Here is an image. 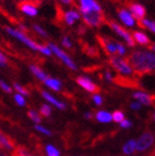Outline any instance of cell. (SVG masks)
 <instances>
[{
  "instance_id": "obj_1",
  "label": "cell",
  "mask_w": 155,
  "mask_h": 156,
  "mask_svg": "<svg viewBox=\"0 0 155 156\" xmlns=\"http://www.w3.org/2000/svg\"><path fill=\"white\" fill-rule=\"evenodd\" d=\"M128 62L140 74L152 73L155 66V57L152 52L135 51L130 55Z\"/></svg>"
},
{
  "instance_id": "obj_2",
  "label": "cell",
  "mask_w": 155,
  "mask_h": 156,
  "mask_svg": "<svg viewBox=\"0 0 155 156\" xmlns=\"http://www.w3.org/2000/svg\"><path fill=\"white\" fill-rule=\"evenodd\" d=\"M111 66H113L116 71H119L120 73H122L124 75H131L133 73V69L131 68V66L128 64V62L126 60H123L121 58L117 57H111L110 59Z\"/></svg>"
},
{
  "instance_id": "obj_3",
  "label": "cell",
  "mask_w": 155,
  "mask_h": 156,
  "mask_svg": "<svg viewBox=\"0 0 155 156\" xmlns=\"http://www.w3.org/2000/svg\"><path fill=\"white\" fill-rule=\"evenodd\" d=\"M6 30H7V32L9 33L10 36L15 37V38H17L18 40H20L21 42H23L24 44L28 45L29 48L39 51V49H40V45L41 44L36 43L33 40H31L30 38H28L23 32H21V31H19V30H15V29H12V28H6Z\"/></svg>"
},
{
  "instance_id": "obj_4",
  "label": "cell",
  "mask_w": 155,
  "mask_h": 156,
  "mask_svg": "<svg viewBox=\"0 0 155 156\" xmlns=\"http://www.w3.org/2000/svg\"><path fill=\"white\" fill-rule=\"evenodd\" d=\"M82 15H83L82 18L88 26L99 27L104 22V16L102 15V12H88V13H82Z\"/></svg>"
},
{
  "instance_id": "obj_5",
  "label": "cell",
  "mask_w": 155,
  "mask_h": 156,
  "mask_svg": "<svg viewBox=\"0 0 155 156\" xmlns=\"http://www.w3.org/2000/svg\"><path fill=\"white\" fill-rule=\"evenodd\" d=\"M153 143H154L153 134L150 132H146L137 141H135V150L139 151V152H143V151L147 150L149 147L152 146Z\"/></svg>"
},
{
  "instance_id": "obj_6",
  "label": "cell",
  "mask_w": 155,
  "mask_h": 156,
  "mask_svg": "<svg viewBox=\"0 0 155 156\" xmlns=\"http://www.w3.org/2000/svg\"><path fill=\"white\" fill-rule=\"evenodd\" d=\"M49 47V49L51 50V52H53V53H56V55L57 57H59L61 60L63 61V62L66 63L67 66L70 68V69H72V70H75L77 69V66H75V64H74V62L70 59V57H69L68 54L67 53H64V52L61 50V49H59L57 47V45H54V44H52V43H50V44L48 45Z\"/></svg>"
},
{
  "instance_id": "obj_7",
  "label": "cell",
  "mask_w": 155,
  "mask_h": 156,
  "mask_svg": "<svg viewBox=\"0 0 155 156\" xmlns=\"http://www.w3.org/2000/svg\"><path fill=\"white\" fill-rule=\"evenodd\" d=\"M110 24H111V28H112V29H113V30L119 34V36L122 37L130 47H134L135 42H134V40H133V38H132V36L130 34V32H128L124 28H122L121 26H119V24L116 23V22H114V21H111Z\"/></svg>"
},
{
  "instance_id": "obj_8",
  "label": "cell",
  "mask_w": 155,
  "mask_h": 156,
  "mask_svg": "<svg viewBox=\"0 0 155 156\" xmlns=\"http://www.w3.org/2000/svg\"><path fill=\"white\" fill-rule=\"evenodd\" d=\"M80 10L82 13L101 12V7L94 0H80Z\"/></svg>"
},
{
  "instance_id": "obj_9",
  "label": "cell",
  "mask_w": 155,
  "mask_h": 156,
  "mask_svg": "<svg viewBox=\"0 0 155 156\" xmlns=\"http://www.w3.org/2000/svg\"><path fill=\"white\" fill-rule=\"evenodd\" d=\"M77 82L80 87H82L84 90L89 91L91 93H96V92H99V90H100L91 80H89L88 78H84V76H79L77 79Z\"/></svg>"
},
{
  "instance_id": "obj_10",
  "label": "cell",
  "mask_w": 155,
  "mask_h": 156,
  "mask_svg": "<svg viewBox=\"0 0 155 156\" xmlns=\"http://www.w3.org/2000/svg\"><path fill=\"white\" fill-rule=\"evenodd\" d=\"M19 9L22 12H24L26 15L31 16V17H34V16H37V13H38L36 3L31 2V1H22V2L19 5Z\"/></svg>"
},
{
  "instance_id": "obj_11",
  "label": "cell",
  "mask_w": 155,
  "mask_h": 156,
  "mask_svg": "<svg viewBox=\"0 0 155 156\" xmlns=\"http://www.w3.org/2000/svg\"><path fill=\"white\" fill-rule=\"evenodd\" d=\"M130 10H131V16L140 21L145 17V8L140 3H131L130 5Z\"/></svg>"
},
{
  "instance_id": "obj_12",
  "label": "cell",
  "mask_w": 155,
  "mask_h": 156,
  "mask_svg": "<svg viewBox=\"0 0 155 156\" xmlns=\"http://www.w3.org/2000/svg\"><path fill=\"white\" fill-rule=\"evenodd\" d=\"M98 39L99 41L101 42L102 47L105 49V51L107 53H111V54L116 53V43L117 42H114L110 39H106V38H102V37H99Z\"/></svg>"
},
{
  "instance_id": "obj_13",
  "label": "cell",
  "mask_w": 155,
  "mask_h": 156,
  "mask_svg": "<svg viewBox=\"0 0 155 156\" xmlns=\"http://www.w3.org/2000/svg\"><path fill=\"white\" fill-rule=\"evenodd\" d=\"M117 13H119V17L120 19L122 20V22L125 26H128V27H133L134 26V18L131 16V13L128 11V10L125 9H120L119 11H117Z\"/></svg>"
},
{
  "instance_id": "obj_14",
  "label": "cell",
  "mask_w": 155,
  "mask_h": 156,
  "mask_svg": "<svg viewBox=\"0 0 155 156\" xmlns=\"http://www.w3.org/2000/svg\"><path fill=\"white\" fill-rule=\"evenodd\" d=\"M133 96H134L135 100L140 101L144 105H151L153 103V98L150 94L145 93V92H135L133 94Z\"/></svg>"
},
{
  "instance_id": "obj_15",
  "label": "cell",
  "mask_w": 155,
  "mask_h": 156,
  "mask_svg": "<svg viewBox=\"0 0 155 156\" xmlns=\"http://www.w3.org/2000/svg\"><path fill=\"white\" fill-rule=\"evenodd\" d=\"M132 38H133L134 42L136 41L137 43H140V44H142V45H149L150 43H151V41H150V39H149V37L146 36V34H144L143 32L135 31V32H133V36H132Z\"/></svg>"
},
{
  "instance_id": "obj_16",
  "label": "cell",
  "mask_w": 155,
  "mask_h": 156,
  "mask_svg": "<svg viewBox=\"0 0 155 156\" xmlns=\"http://www.w3.org/2000/svg\"><path fill=\"white\" fill-rule=\"evenodd\" d=\"M42 96H43V98H45L47 101H49L51 104H53L54 106H57V108H60V110H64V108H66V105L63 104L62 102L58 101L56 98H53V96L51 95V94H49L48 92H45V91H42Z\"/></svg>"
},
{
  "instance_id": "obj_17",
  "label": "cell",
  "mask_w": 155,
  "mask_h": 156,
  "mask_svg": "<svg viewBox=\"0 0 155 156\" xmlns=\"http://www.w3.org/2000/svg\"><path fill=\"white\" fill-rule=\"evenodd\" d=\"M79 19H80V15L77 11L71 10V11H67L64 13V20H66V22L69 26H72V24L74 23V21L79 20Z\"/></svg>"
},
{
  "instance_id": "obj_18",
  "label": "cell",
  "mask_w": 155,
  "mask_h": 156,
  "mask_svg": "<svg viewBox=\"0 0 155 156\" xmlns=\"http://www.w3.org/2000/svg\"><path fill=\"white\" fill-rule=\"evenodd\" d=\"M0 147L1 148H5V150L11 151L12 147H13V144H12L11 140H10L8 136H6L5 134L0 132Z\"/></svg>"
},
{
  "instance_id": "obj_19",
  "label": "cell",
  "mask_w": 155,
  "mask_h": 156,
  "mask_svg": "<svg viewBox=\"0 0 155 156\" xmlns=\"http://www.w3.org/2000/svg\"><path fill=\"white\" fill-rule=\"evenodd\" d=\"M30 70H31V72L36 75L39 80H41V81H45V80L48 79L47 74H45V73L43 72V71H42V70L40 69L39 66H30Z\"/></svg>"
},
{
  "instance_id": "obj_20",
  "label": "cell",
  "mask_w": 155,
  "mask_h": 156,
  "mask_svg": "<svg viewBox=\"0 0 155 156\" xmlns=\"http://www.w3.org/2000/svg\"><path fill=\"white\" fill-rule=\"evenodd\" d=\"M45 85H48L50 89H52V90H54V91L61 90V82H60L59 80H57V79L48 78L45 81Z\"/></svg>"
},
{
  "instance_id": "obj_21",
  "label": "cell",
  "mask_w": 155,
  "mask_h": 156,
  "mask_svg": "<svg viewBox=\"0 0 155 156\" xmlns=\"http://www.w3.org/2000/svg\"><path fill=\"white\" fill-rule=\"evenodd\" d=\"M96 120L99 122H102V123H107V122H110L112 121V115L109 113V112H105V111H100L96 113Z\"/></svg>"
},
{
  "instance_id": "obj_22",
  "label": "cell",
  "mask_w": 155,
  "mask_h": 156,
  "mask_svg": "<svg viewBox=\"0 0 155 156\" xmlns=\"http://www.w3.org/2000/svg\"><path fill=\"white\" fill-rule=\"evenodd\" d=\"M139 24H140L142 28H147L151 32L154 33L155 32V23H154V21H151L149 20V19H146V18H143L142 20L139 21Z\"/></svg>"
},
{
  "instance_id": "obj_23",
  "label": "cell",
  "mask_w": 155,
  "mask_h": 156,
  "mask_svg": "<svg viewBox=\"0 0 155 156\" xmlns=\"http://www.w3.org/2000/svg\"><path fill=\"white\" fill-rule=\"evenodd\" d=\"M123 152L125 154H132L135 152V141L134 140H131V141H128L124 147H123Z\"/></svg>"
},
{
  "instance_id": "obj_24",
  "label": "cell",
  "mask_w": 155,
  "mask_h": 156,
  "mask_svg": "<svg viewBox=\"0 0 155 156\" xmlns=\"http://www.w3.org/2000/svg\"><path fill=\"white\" fill-rule=\"evenodd\" d=\"M45 152L48 156H60V152L52 145H47L45 147Z\"/></svg>"
},
{
  "instance_id": "obj_25",
  "label": "cell",
  "mask_w": 155,
  "mask_h": 156,
  "mask_svg": "<svg viewBox=\"0 0 155 156\" xmlns=\"http://www.w3.org/2000/svg\"><path fill=\"white\" fill-rule=\"evenodd\" d=\"M28 116H29L30 119L33 121V122H36V123L41 122V117H40V114H38V112L33 111V110H31V111L28 112Z\"/></svg>"
},
{
  "instance_id": "obj_26",
  "label": "cell",
  "mask_w": 155,
  "mask_h": 156,
  "mask_svg": "<svg viewBox=\"0 0 155 156\" xmlns=\"http://www.w3.org/2000/svg\"><path fill=\"white\" fill-rule=\"evenodd\" d=\"M15 156H34V155L29 153V152H28L26 148H23V147H18L15 152Z\"/></svg>"
},
{
  "instance_id": "obj_27",
  "label": "cell",
  "mask_w": 155,
  "mask_h": 156,
  "mask_svg": "<svg viewBox=\"0 0 155 156\" xmlns=\"http://www.w3.org/2000/svg\"><path fill=\"white\" fill-rule=\"evenodd\" d=\"M112 120L115 121V122H122L123 120H124V114H123L121 111H116L113 113V115H112Z\"/></svg>"
},
{
  "instance_id": "obj_28",
  "label": "cell",
  "mask_w": 155,
  "mask_h": 156,
  "mask_svg": "<svg viewBox=\"0 0 155 156\" xmlns=\"http://www.w3.org/2000/svg\"><path fill=\"white\" fill-rule=\"evenodd\" d=\"M40 113H41L43 116H50L51 115V108L47 104L42 105L41 108H40Z\"/></svg>"
},
{
  "instance_id": "obj_29",
  "label": "cell",
  "mask_w": 155,
  "mask_h": 156,
  "mask_svg": "<svg viewBox=\"0 0 155 156\" xmlns=\"http://www.w3.org/2000/svg\"><path fill=\"white\" fill-rule=\"evenodd\" d=\"M15 89L18 91L19 93H20V95H21V94H24V95H29V91L26 90V89H24V87H22L21 85H19L18 83H15Z\"/></svg>"
},
{
  "instance_id": "obj_30",
  "label": "cell",
  "mask_w": 155,
  "mask_h": 156,
  "mask_svg": "<svg viewBox=\"0 0 155 156\" xmlns=\"http://www.w3.org/2000/svg\"><path fill=\"white\" fill-rule=\"evenodd\" d=\"M15 100H16V102L18 103V105H20V106H24V105H26V100H24L23 96L20 95V94L15 95Z\"/></svg>"
},
{
  "instance_id": "obj_31",
  "label": "cell",
  "mask_w": 155,
  "mask_h": 156,
  "mask_svg": "<svg viewBox=\"0 0 155 156\" xmlns=\"http://www.w3.org/2000/svg\"><path fill=\"white\" fill-rule=\"evenodd\" d=\"M0 87H1V89L5 91V92H7V93H11V92H12L11 87H9V85L6 83V82L0 81Z\"/></svg>"
},
{
  "instance_id": "obj_32",
  "label": "cell",
  "mask_w": 155,
  "mask_h": 156,
  "mask_svg": "<svg viewBox=\"0 0 155 156\" xmlns=\"http://www.w3.org/2000/svg\"><path fill=\"white\" fill-rule=\"evenodd\" d=\"M39 51L41 52V53L45 54V55H51V54H52L51 50L49 49V47H47V45H40V49H39Z\"/></svg>"
},
{
  "instance_id": "obj_33",
  "label": "cell",
  "mask_w": 155,
  "mask_h": 156,
  "mask_svg": "<svg viewBox=\"0 0 155 156\" xmlns=\"http://www.w3.org/2000/svg\"><path fill=\"white\" fill-rule=\"evenodd\" d=\"M116 53H119L120 55H123V54L125 53V48H124V45H122L121 43H116Z\"/></svg>"
},
{
  "instance_id": "obj_34",
  "label": "cell",
  "mask_w": 155,
  "mask_h": 156,
  "mask_svg": "<svg viewBox=\"0 0 155 156\" xmlns=\"http://www.w3.org/2000/svg\"><path fill=\"white\" fill-rule=\"evenodd\" d=\"M34 127H36L37 131L43 133V134H45V135H51V132H50V131H49V129H45L43 126H40V125H38V124H37V125L34 126Z\"/></svg>"
},
{
  "instance_id": "obj_35",
  "label": "cell",
  "mask_w": 155,
  "mask_h": 156,
  "mask_svg": "<svg viewBox=\"0 0 155 156\" xmlns=\"http://www.w3.org/2000/svg\"><path fill=\"white\" fill-rule=\"evenodd\" d=\"M33 28H34V30L37 31V32L39 33V34H41V36H47V32H45L43 29H42L40 26H38V24H33Z\"/></svg>"
},
{
  "instance_id": "obj_36",
  "label": "cell",
  "mask_w": 155,
  "mask_h": 156,
  "mask_svg": "<svg viewBox=\"0 0 155 156\" xmlns=\"http://www.w3.org/2000/svg\"><path fill=\"white\" fill-rule=\"evenodd\" d=\"M62 44L66 47V48H68V49H71L72 48V44H71V41L69 40V38L68 37H64L62 39Z\"/></svg>"
},
{
  "instance_id": "obj_37",
  "label": "cell",
  "mask_w": 155,
  "mask_h": 156,
  "mask_svg": "<svg viewBox=\"0 0 155 156\" xmlns=\"http://www.w3.org/2000/svg\"><path fill=\"white\" fill-rule=\"evenodd\" d=\"M7 63H8V60H7L6 55L0 52V66H6Z\"/></svg>"
},
{
  "instance_id": "obj_38",
  "label": "cell",
  "mask_w": 155,
  "mask_h": 156,
  "mask_svg": "<svg viewBox=\"0 0 155 156\" xmlns=\"http://www.w3.org/2000/svg\"><path fill=\"white\" fill-rule=\"evenodd\" d=\"M121 126H122L123 129H128V127H131L132 126V122L131 121L126 120V119H124V120L121 122Z\"/></svg>"
},
{
  "instance_id": "obj_39",
  "label": "cell",
  "mask_w": 155,
  "mask_h": 156,
  "mask_svg": "<svg viewBox=\"0 0 155 156\" xmlns=\"http://www.w3.org/2000/svg\"><path fill=\"white\" fill-rule=\"evenodd\" d=\"M93 101L96 102V105H101L102 104V98L100 95H94V96H93Z\"/></svg>"
},
{
  "instance_id": "obj_40",
  "label": "cell",
  "mask_w": 155,
  "mask_h": 156,
  "mask_svg": "<svg viewBox=\"0 0 155 156\" xmlns=\"http://www.w3.org/2000/svg\"><path fill=\"white\" fill-rule=\"evenodd\" d=\"M141 106H142V105H141V103H139V102H134L131 104V108H133V110H140Z\"/></svg>"
},
{
  "instance_id": "obj_41",
  "label": "cell",
  "mask_w": 155,
  "mask_h": 156,
  "mask_svg": "<svg viewBox=\"0 0 155 156\" xmlns=\"http://www.w3.org/2000/svg\"><path fill=\"white\" fill-rule=\"evenodd\" d=\"M105 78H106L107 80H112V75H111V73L110 72L105 73Z\"/></svg>"
},
{
  "instance_id": "obj_42",
  "label": "cell",
  "mask_w": 155,
  "mask_h": 156,
  "mask_svg": "<svg viewBox=\"0 0 155 156\" xmlns=\"http://www.w3.org/2000/svg\"><path fill=\"white\" fill-rule=\"evenodd\" d=\"M61 1H62L63 3H66V5H71L73 0H61Z\"/></svg>"
},
{
  "instance_id": "obj_43",
  "label": "cell",
  "mask_w": 155,
  "mask_h": 156,
  "mask_svg": "<svg viewBox=\"0 0 155 156\" xmlns=\"http://www.w3.org/2000/svg\"><path fill=\"white\" fill-rule=\"evenodd\" d=\"M91 116H92V114H90V113H87V114H85V117H87V119H90Z\"/></svg>"
},
{
  "instance_id": "obj_44",
  "label": "cell",
  "mask_w": 155,
  "mask_h": 156,
  "mask_svg": "<svg viewBox=\"0 0 155 156\" xmlns=\"http://www.w3.org/2000/svg\"><path fill=\"white\" fill-rule=\"evenodd\" d=\"M22 1H31V2H32L33 0H22Z\"/></svg>"
}]
</instances>
